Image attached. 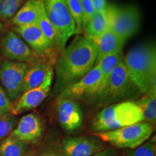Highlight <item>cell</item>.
<instances>
[{"label": "cell", "mask_w": 156, "mask_h": 156, "mask_svg": "<svg viewBox=\"0 0 156 156\" xmlns=\"http://www.w3.org/2000/svg\"><path fill=\"white\" fill-rule=\"evenodd\" d=\"M95 12H100L104 11L106 9L108 4L106 0H93Z\"/></svg>", "instance_id": "4dcf8cb0"}, {"label": "cell", "mask_w": 156, "mask_h": 156, "mask_svg": "<svg viewBox=\"0 0 156 156\" xmlns=\"http://www.w3.org/2000/svg\"><path fill=\"white\" fill-rule=\"evenodd\" d=\"M25 156H38L35 151H29Z\"/></svg>", "instance_id": "836d02e7"}, {"label": "cell", "mask_w": 156, "mask_h": 156, "mask_svg": "<svg viewBox=\"0 0 156 156\" xmlns=\"http://www.w3.org/2000/svg\"><path fill=\"white\" fill-rule=\"evenodd\" d=\"M25 0H0V21L7 22L12 19Z\"/></svg>", "instance_id": "cb8c5ba5"}, {"label": "cell", "mask_w": 156, "mask_h": 156, "mask_svg": "<svg viewBox=\"0 0 156 156\" xmlns=\"http://www.w3.org/2000/svg\"><path fill=\"white\" fill-rule=\"evenodd\" d=\"M80 1L83 12V21L82 25V29H83L84 25L90 20L95 12L93 0H80Z\"/></svg>", "instance_id": "83f0119b"}, {"label": "cell", "mask_w": 156, "mask_h": 156, "mask_svg": "<svg viewBox=\"0 0 156 156\" xmlns=\"http://www.w3.org/2000/svg\"><path fill=\"white\" fill-rule=\"evenodd\" d=\"M1 52L7 60L23 63L30 62L34 56L30 48L12 30L7 31L3 36Z\"/></svg>", "instance_id": "4fadbf2b"}, {"label": "cell", "mask_w": 156, "mask_h": 156, "mask_svg": "<svg viewBox=\"0 0 156 156\" xmlns=\"http://www.w3.org/2000/svg\"><path fill=\"white\" fill-rule=\"evenodd\" d=\"M134 103L143 117L144 122L155 126L156 122V85H154Z\"/></svg>", "instance_id": "ffe728a7"}, {"label": "cell", "mask_w": 156, "mask_h": 156, "mask_svg": "<svg viewBox=\"0 0 156 156\" xmlns=\"http://www.w3.org/2000/svg\"><path fill=\"white\" fill-rule=\"evenodd\" d=\"M12 101L0 85V116L9 112Z\"/></svg>", "instance_id": "f1b7e54d"}, {"label": "cell", "mask_w": 156, "mask_h": 156, "mask_svg": "<svg viewBox=\"0 0 156 156\" xmlns=\"http://www.w3.org/2000/svg\"><path fill=\"white\" fill-rule=\"evenodd\" d=\"M92 156H117V151L114 147L105 148L103 151L94 154Z\"/></svg>", "instance_id": "1f68e13d"}, {"label": "cell", "mask_w": 156, "mask_h": 156, "mask_svg": "<svg viewBox=\"0 0 156 156\" xmlns=\"http://www.w3.org/2000/svg\"><path fill=\"white\" fill-rule=\"evenodd\" d=\"M154 132V126L146 122H141L103 132H94L93 136L121 149L134 150L147 141Z\"/></svg>", "instance_id": "5b68a950"}, {"label": "cell", "mask_w": 156, "mask_h": 156, "mask_svg": "<svg viewBox=\"0 0 156 156\" xmlns=\"http://www.w3.org/2000/svg\"><path fill=\"white\" fill-rule=\"evenodd\" d=\"M41 0H28L9 21L14 27L36 25L41 12Z\"/></svg>", "instance_id": "d6986e66"}, {"label": "cell", "mask_w": 156, "mask_h": 156, "mask_svg": "<svg viewBox=\"0 0 156 156\" xmlns=\"http://www.w3.org/2000/svg\"><path fill=\"white\" fill-rule=\"evenodd\" d=\"M97 47L86 36L77 37L60 53L55 65L54 93L64 89L83 77L95 65Z\"/></svg>", "instance_id": "6da1fadb"}, {"label": "cell", "mask_w": 156, "mask_h": 156, "mask_svg": "<svg viewBox=\"0 0 156 156\" xmlns=\"http://www.w3.org/2000/svg\"><path fill=\"white\" fill-rule=\"evenodd\" d=\"M100 79L101 71L98 67L95 65L83 77L60 93L58 95V100L69 98L77 101L86 98L90 101L94 96Z\"/></svg>", "instance_id": "30bf717a"}, {"label": "cell", "mask_w": 156, "mask_h": 156, "mask_svg": "<svg viewBox=\"0 0 156 156\" xmlns=\"http://www.w3.org/2000/svg\"><path fill=\"white\" fill-rule=\"evenodd\" d=\"M4 31H5V25L0 21V36L3 34Z\"/></svg>", "instance_id": "d6a6232c"}, {"label": "cell", "mask_w": 156, "mask_h": 156, "mask_svg": "<svg viewBox=\"0 0 156 156\" xmlns=\"http://www.w3.org/2000/svg\"><path fill=\"white\" fill-rule=\"evenodd\" d=\"M127 73L141 94L156 85V49L153 44L132 48L123 58Z\"/></svg>", "instance_id": "7a4b0ae2"}, {"label": "cell", "mask_w": 156, "mask_h": 156, "mask_svg": "<svg viewBox=\"0 0 156 156\" xmlns=\"http://www.w3.org/2000/svg\"><path fill=\"white\" fill-rule=\"evenodd\" d=\"M28 149V145L8 136L0 142V156H25Z\"/></svg>", "instance_id": "7402d4cb"}, {"label": "cell", "mask_w": 156, "mask_h": 156, "mask_svg": "<svg viewBox=\"0 0 156 156\" xmlns=\"http://www.w3.org/2000/svg\"><path fill=\"white\" fill-rule=\"evenodd\" d=\"M122 59L123 56L122 51H117L104 56L100 61L95 64V65L98 67L101 71V79L97 86L94 96L93 97L90 102L94 103L96 102L97 99L98 98V97L104 90L105 87H106L112 71L122 61Z\"/></svg>", "instance_id": "ac0fdd59"}, {"label": "cell", "mask_w": 156, "mask_h": 156, "mask_svg": "<svg viewBox=\"0 0 156 156\" xmlns=\"http://www.w3.org/2000/svg\"><path fill=\"white\" fill-rule=\"evenodd\" d=\"M110 28V12L107 5L106 9L100 12H95L93 16L82 30L85 31V36L94 37L103 34Z\"/></svg>", "instance_id": "44dd1931"}, {"label": "cell", "mask_w": 156, "mask_h": 156, "mask_svg": "<svg viewBox=\"0 0 156 156\" xmlns=\"http://www.w3.org/2000/svg\"><path fill=\"white\" fill-rule=\"evenodd\" d=\"M52 69H54V62L51 56H39L36 60H34L30 67L28 65L23 93L40 85Z\"/></svg>", "instance_id": "2e32d148"}, {"label": "cell", "mask_w": 156, "mask_h": 156, "mask_svg": "<svg viewBox=\"0 0 156 156\" xmlns=\"http://www.w3.org/2000/svg\"><path fill=\"white\" fill-rule=\"evenodd\" d=\"M42 2L46 14L55 32L56 50L61 53L70 37L77 33L75 22L65 0H42Z\"/></svg>", "instance_id": "8992f818"}, {"label": "cell", "mask_w": 156, "mask_h": 156, "mask_svg": "<svg viewBox=\"0 0 156 156\" xmlns=\"http://www.w3.org/2000/svg\"><path fill=\"white\" fill-rule=\"evenodd\" d=\"M155 140L146 141L134 150H126L125 156H155Z\"/></svg>", "instance_id": "4316f807"}, {"label": "cell", "mask_w": 156, "mask_h": 156, "mask_svg": "<svg viewBox=\"0 0 156 156\" xmlns=\"http://www.w3.org/2000/svg\"><path fill=\"white\" fill-rule=\"evenodd\" d=\"M44 126L38 115L28 114L23 116L9 136L27 145H37L41 139Z\"/></svg>", "instance_id": "7c38bea8"}, {"label": "cell", "mask_w": 156, "mask_h": 156, "mask_svg": "<svg viewBox=\"0 0 156 156\" xmlns=\"http://www.w3.org/2000/svg\"><path fill=\"white\" fill-rule=\"evenodd\" d=\"M70 14L73 16L76 24L77 32L82 30L83 21V12L80 0H65Z\"/></svg>", "instance_id": "484cf974"}, {"label": "cell", "mask_w": 156, "mask_h": 156, "mask_svg": "<svg viewBox=\"0 0 156 156\" xmlns=\"http://www.w3.org/2000/svg\"><path fill=\"white\" fill-rule=\"evenodd\" d=\"M106 148L104 142L95 136H67L61 150L64 156H92Z\"/></svg>", "instance_id": "8fae6325"}, {"label": "cell", "mask_w": 156, "mask_h": 156, "mask_svg": "<svg viewBox=\"0 0 156 156\" xmlns=\"http://www.w3.org/2000/svg\"><path fill=\"white\" fill-rule=\"evenodd\" d=\"M18 119L10 112L0 116V142L9 136L17 126Z\"/></svg>", "instance_id": "d4e9b609"}, {"label": "cell", "mask_w": 156, "mask_h": 156, "mask_svg": "<svg viewBox=\"0 0 156 156\" xmlns=\"http://www.w3.org/2000/svg\"><path fill=\"white\" fill-rule=\"evenodd\" d=\"M14 32L23 38L39 56H51L55 48L51 45L37 25L14 27Z\"/></svg>", "instance_id": "9a60e30c"}, {"label": "cell", "mask_w": 156, "mask_h": 156, "mask_svg": "<svg viewBox=\"0 0 156 156\" xmlns=\"http://www.w3.org/2000/svg\"><path fill=\"white\" fill-rule=\"evenodd\" d=\"M53 77L54 69H52L40 85L25 91L17 100L12 103L9 112L17 116L40 106L50 93Z\"/></svg>", "instance_id": "9c48e42d"}, {"label": "cell", "mask_w": 156, "mask_h": 156, "mask_svg": "<svg viewBox=\"0 0 156 156\" xmlns=\"http://www.w3.org/2000/svg\"><path fill=\"white\" fill-rule=\"evenodd\" d=\"M140 95L141 93L129 75L122 59L112 71L106 87L95 104L101 106L126 101H134Z\"/></svg>", "instance_id": "277c9868"}, {"label": "cell", "mask_w": 156, "mask_h": 156, "mask_svg": "<svg viewBox=\"0 0 156 156\" xmlns=\"http://www.w3.org/2000/svg\"><path fill=\"white\" fill-rule=\"evenodd\" d=\"M110 12V29L124 42L137 33L140 26V12L134 5L118 7L108 5Z\"/></svg>", "instance_id": "52a82bcc"}, {"label": "cell", "mask_w": 156, "mask_h": 156, "mask_svg": "<svg viewBox=\"0 0 156 156\" xmlns=\"http://www.w3.org/2000/svg\"><path fill=\"white\" fill-rule=\"evenodd\" d=\"M89 38L92 39L97 47V58L95 64L108 54L122 51L125 43L110 28L99 36Z\"/></svg>", "instance_id": "e0dca14e"}, {"label": "cell", "mask_w": 156, "mask_h": 156, "mask_svg": "<svg viewBox=\"0 0 156 156\" xmlns=\"http://www.w3.org/2000/svg\"><path fill=\"white\" fill-rule=\"evenodd\" d=\"M38 156H64V155L62 153L61 148H58L56 146H50L43 150Z\"/></svg>", "instance_id": "f546056e"}, {"label": "cell", "mask_w": 156, "mask_h": 156, "mask_svg": "<svg viewBox=\"0 0 156 156\" xmlns=\"http://www.w3.org/2000/svg\"><path fill=\"white\" fill-rule=\"evenodd\" d=\"M57 117L64 131L72 132L82 126L84 115L83 109L77 101L64 98L58 100Z\"/></svg>", "instance_id": "5bb4252c"}, {"label": "cell", "mask_w": 156, "mask_h": 156, "mask_svg": "<svg viewBox=\"0 0 156 156\" xmlns=\"http://www.w3.org/2000/svg\"><path fill=\"white\" fill-rule=\"evenodd\" d=\"M36 25L39 28V29L41 30V32L43 33V34L44 35L45 37L47 38V40L49 41L51 45L56 49L55 32H54V30L51 23L49 20L48 18L47 15L46 14V12H45L44 4H43L42 0L41 5L40 15H39Z\"/></svg>", "instance_id": "603a6c76"}, {"label": "cell", "mask_w": 156, "mask_h": 156, "mask_svg": "<svg viewBox=\"0 0 156 156\" xmlns=\"http://www.w3.org/2000/svg\"><path fill=\"white\" fill-rule=\"evenodd\" d=\"M28 64L4 60L0 67V82L9 100L14 101L23 93V86Z\"/></svg>", "instance_id": "ba28073f"}, {"label": "cell", "mask_w": 156, "mask_h": 156, "mask_svg": "<svg viewBox=\"0 0 156 156\" xmlns=\"http://www.w3.org/2000/svg\"><path fill=\"white\" fill-rule=\"evenodd\" d=\"M144 122L143 117L134 101H126L108 105L99 112L92 122L95 132L115 130Z\"/></svg>", "instance_id": "3957f363"}, {"label": "cell", "mask_w": 156, "mask_h": 156, "mask_svg": "<svg viewBox=\"0 0 156 156\" xmlns=\"http://www.w3.org/2000/svg\"><path fill=\"white\" fill-rule=\"evenodd\" d=\"M2 58H1V56H0V67H1V64H2Z\"/></svg>", "instance_id": "e575fe53"}]
</instances>
